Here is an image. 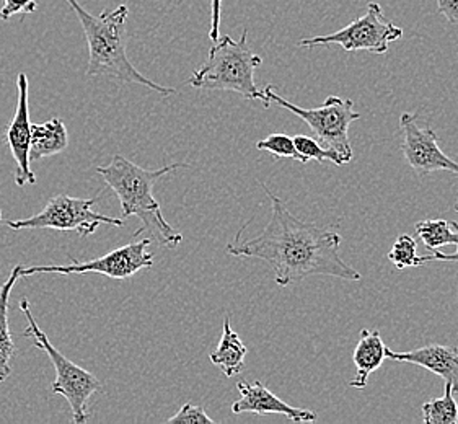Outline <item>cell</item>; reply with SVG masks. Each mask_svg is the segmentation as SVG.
<instances>
[{
  "label": "cell",
  "mask_w": 458,
  "mask_h": 424,
  "mask_svg": "<svg viewBox=\"0 0 458 424\" xmlns=\"http://www.w3.org/2000/svg\"><path fill=\"white\" fill-rule=\"evenodd\" d=\"M271 201L273 214L265 231L253 239H243L240 229L227 245V253L242 259H263L275 269L276 284L281 287L301 283L305 277H341L360 281L362 275L341 259V235L293 216L283 199L261 183Z\"/></svg>",
  "instance_id": "obj_1"
},
{
  "label": "cell",
  "mask_w": 458,
  "mask_h": 424,
  "mask_svg": "<svg viewBox=\"0 0 458 424\" xmlns=\"http://www.w3.org/2000/svg\"><path fill=\"white\" fill-rule=\"evenodd\" d=\"M188 166V164H172L158 170H146L123 156H114L108 165L98 166L97 174L118 196L123 217L136 216L140 221V229L134 232V237L148 232L158 245L176 249L183 242V235L166 222L160 204L154 198V186L162 176Z\"/></svg>",
  "instance_id": "obj_2"
},
{
  "label": "cell",
  "mask_w": 458,
  "mask_h": 424,
  "mask_svg": "<svg viewBox=\"0 0 458 424\" xmlns=\"http://www.w3.org/2000/svg\"><path fill=\"white\" fill-rule=\"evenodd\" d=\"M81 21L89 45V77H110L120 82L142 85L164 97L174 95L176 90L154 82L140 74L129 61L126 51V23L128 5L105 9L98 17L83 9L77 0H65Z\"/></svg>",
  "instance_id": "obj_3"
},
{
  "label": "cell",
  "mask_w": 458,
  "mask_h": 424,
  "mask_svg": "<svg viewBox=\"0 0 458 424\" xmlns=\"http://www.w3.org/2000/svg\"><path fill=\"white\" fill-rule=\"evenodd\" d=\"M247 38L248 30H243L239 41L230 37L219 38L206 63L194 71L188 83L198 90L240 93L247 100H261L265 108H269L265 92L258 90L255 83V71L263 64V59L250 49Z\"/></svg>",
  "instance_id": "obj_4"
},
{
  "label": "cell",
  "mask_w": 458,
  "mask_h": 424,
  "mask_svg": "<svg viewBox=\"0 0 458 424\" xmlns=\"http://www.w3.org/2000/svg\"><path fill=\"white\" fill-rule=\"evenodd\" d=\"M20 310L25 314L28 320L27 330L23 335L33 340L38 350L45 351L55 366V380L53 382V394H57L67 400L72 411L73 423H87L89 400L92 398L93 394L101 392L103 387L100 380L95 377L92 372L82 369L72 360H67L61 351L55 350L53 343L49 342L47 333L39 328L35 317L31 314L27 299L20 301Z\"/></svg>",
  "instance_id": "obj_5"
},
{
  "label": "cell",
  "mask_w": 458,
  "mask_h": 424,
  "mask_svg": "<svg viewBox=\"0 0 458 424\" xmlns=\"http://www.w3.org/2000/svg\"><path fill=\"white\" fill-rule=\"evenodd\" d=\"M265 97L269 105L276 103L277 106L291 111L295 116L305 121L321 144L325 148H333L339 157L343 158L344 165L352 160L354 154L349 142V126L354 121L360 120V114L354 111L352 100L331 95L318 108L307 110L277 95L275 85L266 87Z\"/></svg>",
  "instance_id": "obj_6"
},
{
  "label": "cell",
  "mask_w": 458,
  "mask_h": 424,
  "mask_svg": "<svg viewBox=\"0 0 458 424\" xmlns=\"http://www.w3.org/2000/svg\"><path fill=\"white\" fill-rule=\"evenodd\" d=\"M101 198V193L90 199L72 198L67 194H57L47 201L45 209L37 216H30L27 219L5 221L4 224L13 229H51V231H73L81 237H89L100 225L124 227L123 219L103 216L93 211V206Z\"/></svg>",
  "instance_id": "obj_7"
},
{
  "label": "cell",
  "mask_w": 458,
  "mask_h": 424,
  "mask_svg": "<svg viewBox=\"0 0 458 424\" xmlns=\"http://www.w3.org/2000/svg\"><path fill=\"white\" fill-rule=\"evenodd\" d=\"M403 37V30L394 25L384 15V10L377 4L370 2L367 12L360 19L351 21L348 27L321 37L305 38L299 47H317L338 45L348 53L354 51H369L374 55H386L390 43L398 41Z\"/></svg>",
  "instance_id": "obj_8"
},
{
  "label": "cell",
  "mask_w": 458,
  "mask_h": 424,
  "mask_svg": "<svg viewBox=\"0 0 458 424\" xmlns=\"http://www.w3.org/2000/svg\"><path fill=\"white\" fill-rule=\"evenodd\" d=\"M152 239L139 240L132 242L124 247L113 250L110 253L103 255L100 259H92L81 263L73 259L71 265H47V267H21V277L39 275V273H55V275H85V273H95L103 276L124 281L129 277L138 275L139 271L152 267L154 265V255L148 251V245Z\"/></svg>",
  "instance_id": "obj_9"
},
{
  "label": "cell",
  "mask_w": 458,
  "mask_h": 424,
  "mask_svg": "<svg viewBox=\"0 0 458 424\" xmlns=\"http://www.w3.org/2000/svg\"><path fill=\"white\" fill-rule=\"evenodd\" d=\"M403 130V156L418 176H426L444 170L458 176V162L444 154L437 144V134L431 126L420 128L418 116L411 113H403L400 118Z\"/></svg>",
  "instance_id": "obj_10"
},
{
  "label": "cell",
  "mask_w": 458,
  "mask_h": 424,
  "mask_svg": "<svg viewBox=\"0 0 458 424\" xmlns=\"http://www.w3.org/2000/svg\"><path fill=\"white\" fill-rule=\"evenodd\" d=\"M19 102L13 120L10 121L4 140L15 160L13 178L19 186L37 185V175L31 170L30 160V144H31V121H30V105H28V77L20 72L17 75Z\"/></svg>",
  "instance_id": "obj_11"
},
{
  "label": "cell",
  "mask_w": 458,
  "mask_h": 424,
  "mask_svg": "<svg viewBox=\"0 0 458 424\" xmlns=\"http://www.w3.org/2000/svg\"><path fill=\"white\" fill-rule=\"evenodd\" d=\"M240 398L232 405L235 415L242 413H255V415H284L293 423H312L318 420V415L312 410L295 408L284 400L275 395L269 388L263 386L259 380L237 384Z\"/></svg>",
  "instance_id": "obj_12"
},
{
  "label": "cell",
  "mask_w": 458,
  "mask_h": 424,
  "mask_svg": "<svg viewBox=\"0 0 458 424\" xmlns=\"http://www.w3.org/2000/svg\"><path fill=\"white\" fill-rule=\"evenodd\" d=\"M386 356L388 360L424 368L439 376L445 384H450L454 392H458V351L452 346L429 344L406 352H396L386 348Z\"/></svg>",
  "instance_id": "obj_13"
},
{
  "label": "cell",
  "mask_w": 458,
  "mask_h": 424,
  "mask_svg": "<svg viewBox=\"0 0 458 424\" xmlns=\"http://www.w3.org/2000/svg\"><path fill=\"white\" fill-rule=\"evenodd\" d=\"M386 343L378 330H362L360 340L352 354L356 366V376L349 380V386L354 388H366L367 382L372 372H376L386 360Z\"/></svg>",
  "instance_id": "obj_14"
},
{
  "label": "cell",
  "mask_w": 458,
  "mask_h": 424,
  "mask_svg": "<svg viewBox=\"0 0 458 424\" xmlns=\"http://www.w3.org/2000/svg\"><path fill=\"white\" fill-rule=\"evenodd\" d=\"M69 146V134L64 121L59 118L47 123H31V144H30V160L37 162L41 158L51 157L64 152Z\"/></svg>",
  "instance_id": "obj_15"
},
{
  "label": "cell",
  "mask_w": 458,
  "mask_h": 424,
  "mask_svg": "<svg viewBox=\"0 0 458 424\" xmlns=\"http://www.w3.org/2000/svg\"><path fill=\"white\" fill-rule=\"evenodd\" d=\"M21 267L17 265L10 271L7 281L0 286V384L12 376V360L15 354V343L9 326V299L15 283L21 277Z\"/></svg>",
  "instance_id": "obj_16"
},
{
  "label": "cell",
  "mask_w": 458,
  "mask_h": 424,
  "mask_svg": "<svg viewBox=\"0 0 458 424\" xmlns=\"http://www.w3.org/2000/svg\"><path fill=\"white\" fill-rule=\"evenodd\" d=\"M247 352V346L243 344L239 335L232 328L229 317H225L219 346H217V350L211 352L209 360L214 366L222 369L225 377H233L243 369Z\"/></svg>",
  "instance_id": "obj_17"
},
{
  "label": "cell",
  "mask_w": 458,
  "mask_h": 424,
  "mask_svg": "<svg viewBox=\"0 0 458 424\" xmlns=\"http://www.w3.org/2000/svg\"><path fill=\"white\" fill-rule=\"evenodd\" d=\"M414 231L424 243V247L431 251L440 249V247H447V245H457V233L452 229L450 222L445 219H428V221L416 222Z\"/></svg>",
  "instance_id": "obj_18"
},
{
  "label": "cell",
  "mask_w": 458,
  "mask_h": 424,
  "mask_svg": "<svg viewBox=\"0 0 458 424\" xmlns=\"http://www.w3.org/2000/svg\"><path fill=\"white\" fill-rule=\"evenodd\" d=\"M422 421L426 424H457L458 405L454 398V388L445 384L442 398H434L422 405Z\"/></svg>",
  "instance_id": "obj_19"
},
{
  "label": "cell",
  "mask_w": 458,
  "mask_h": 424,
  "mask_svg": "<svg viewBox=\"0 0 458 424\" xmlns=\"http://www.w3.org/2000/svg\"><path fill=\"white\" fill-rule=\"evenodd\" d=\"M293 144L297 152L302 156L303 162L307 164L309 160H317L320 164L331 162L335 165H344L343 158L333 148H325L318 139L309 138V136H295Z\"/></svg>",
  "instance_id": "obj_20"
},
{
  "label": "cell",
  "mask_w": 458,
  "mask_h": 424,
  "mask_svg": "<svg viewBox=\"0 0 458 424\" xmlns=\"http://www.w3.org/2000/svg\"><path fill=\"white\" fill-rule=\"evenodd\" d=\"M388 259L396 269L422 267L421 257H418V243L408 233L394 240V247L388 251Z\"/></svg>",
  "instance_id": "obj_21"
},
{
  "label": "cell",
  "mask_w": 458,
  "mask_h": 424,
  "mask_svg": "<svg viewBox=\"0 0 458 424\" xmlns=\"http://www.w3.org/2000/svg\"><path fill=\"white\" fill-rule=\"evenodd\" d=\"M257 148L258 150H266V152H269L271 156H275L277 158H293V160H297L301 164H305L302 156L295 148L293 138L287 136V134H283V132L269 134L263 140H258Z\"/></svg>",
  "instance_id": "obj_22"
},
{
  "label": "cell",
  "mask_w": 458,
  "mask_h": 424,
  "mask_svg": "<svg viewBox=\"0 0 458 424\" xmlns=\"http://www.w3.org/2000/svg\"><path fill=\"white\" fill-rule=\"evenodd\" d=\"M166 423L214 424V420H212L211 416H208V413L204 411V408H201V406L186 403L174 416H170L166 420Z\"/></svg>",
  "instance_id": "obj_23"
},
{
  "label": "cell",
  "mask_w": 458,
  "mask_h": 424,
  "mask_svg": "<svg viewBox=\"0 0 458 424\" xmlns=\"http://www.w3.org/2000/svg\"><path fill=\"white\" fill-rule=\"evenodd\" d=\"M37 10V0H4V5L0 9V20L9 21L13 15H28L35 13Z\"/></svg>",
  "instance_id": "obj_24"
},
{
  "label": "cell",
  "mask_w": 458,
  "mask_h": 424,
  "mask_svg": "<svg viewBox=\"0 0 458 424\" xmlns=\"http://www.w3.org/2000/svg\"><path fill=\"white\" fill-rule=\"evenodd\" d=\"M220 12H222V0H211V27L209 38L216 43L220 38Z\"/></svg>",
  "instance_id": "obj_25"
},
{
  "label": "cell",
  "mask_w": 458,
  "mask_h": 424,
  "mask_svg": "<svg viewBox=\"0 0 458 424\" xmlns=\"http://www.w3.org/2000/svg\"><path fill=\"white\" fill-rule=\"evenodd\" d=\"M450 225H452V229L457 233L458 237V222H450ZM421 261L422 265H426V263H429V261H457L458 263V250L455 253H440L437 250H432L431 255L421 257Z\"/></svg>",
  "instance_id": "obj_26"
},
{
  "label": "cell",
  "mask_w": 458,
  "mask_h": 424,
  "mask_svg": "<svg viewBox=\"0 0 458 424\" xmlns=\"http://www.w3.org/2000/svg\"><path fill=\"white\" fill-rule=\"evenodd\" d=\"M437 7L450 23H458V0H437Z\"/></svg>",
  "instance_id": "obj_27"
},
{
  "label": "cell",
  "mask_w": 458,
  "mask_h": 424,
  "mask_svg": "<svg viewBox=\"0 0 458 424\" xmlns=\"http://www.w3.org/2000/svg\"><path fill=\"white\" fill-rule=\"evenodd\" d=\"M2 222L4 221H2V211H0V224H2Z\"/></svg>",
  "instance_id": "obj_28"
},
{
  "label": "cell",
  "mask_w": 458,
  "mask_h": 424,
  "mask_svg": "<svg viewBox=\"0 0 458 424\" xmlns=\"http://www.w3.org/2000/svg\"><path fill=\"white\" fill-rule=\"evenodd\" d=\"M455 211L458 212V201H457V204H455Z\"/></svg>",
  "instance_id": "obj_29"
}]
</instances>
